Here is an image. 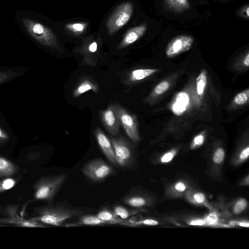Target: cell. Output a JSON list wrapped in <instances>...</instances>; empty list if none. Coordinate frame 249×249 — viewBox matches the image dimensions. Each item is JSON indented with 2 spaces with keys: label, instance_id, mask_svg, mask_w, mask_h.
Wrapping results in <instances>:
<instances>
[{
  "label": "cell",
  "instance_id": "9c48e42d",
  "mask_svg": "<svg viewBox=\"0 0 249 249\" xmlns=\"http://www.w3.org/2000/svg\"><path fill=\"white\" fill-rule=\"evenodd\" d=\"M100 117L103 125L112 136L118 134L121 124L117 114L116 104H111L106 109L100 110Z\"/></svg>",
  "mask_w": 249,
  "mask_h": 249
},
{
  "label": "cell",
  "instance_id": "ac0fdd59",
  "mask_svg": "<svg viewBox=\"0 0 249 249\" xmlns=\"http://www.w3.org/2000/svg\"><path fill=\"white\" fill-rule=\"evenodd\" d=\"M7 222L11 223L17 226L22 227L44 228L48 227L44 224L32 220L30 219L29 220H26L20 218H13L8 220Z\"/></svg>",
  "mask_w": 249,
  "mask_h": 249
},
{
  "label": "cell",
  "instance_id": "603a6c76",
  "mask_svg": "<svg viewBox=\"0 0 249 249\" xmlns=\"http://www.w3.org/2000/svg\"><path fill=\"white\" fill-rule=\"evenodd\" d=\"M249 89H248L246 90L238 93L234 98V101L235 104L241 105L246 103L249 100Z\"/></svg>",
  "mask_w": 249,
  "mask_h": 249
},
{
  "label": "cell",
  "instance_id": "74e56055",
  "mask_svg": "<svg viewBox=\"0 0 249 249\" xmlns=\"http://www.w3.org/2000/svg\"><path fill=\"white\" fill-rule=\"evenodd\" d=\"M244 64L245 66L248 67L249 66V53H248L245 56L244 61Z\"/></svg>",
  "mask_w": 249,
  "mask_h": 249
},
{
  "label": "cell",
  "instance_id": "30bf717a",
  "mask_svg": "<svg viewBox=\"0 0 249 249\" xmlns=\"http://www.w3.org/2000/svg\"><path fill=\"white\" fill-rule=\"evenodd\" d=\"M94 134L97 142L105 156L112 164L117 166L113 147L109 138L99 127H96L94 129Z\"/></svg>",
  "mask_w": 249,
  "mask_h": 249
},
{
  "label": "cell",
  "instance_id": "5bb4252c",
  "mask_svg": "<svg viewBox=\"0 0 249 249\" xmlns=\"http://www.w3.org/2000/svg\"><path fill=\"white\" fill-rule=\"evenodd\" d=\"M106 224H108L107 222L99 219L96 215L84 214L79 216L77 221L72 223L67 224H66V227L97 226Z\"/></svg>",
  "mask_w": 249,
  "mask_h": 249
},
{
  "label": "cell",
  "instance_id": "83f0119b",
  "mask_svg": "<svg viewBox=\"0 0 249 249\" xmlns=\"http://www.w3.org/2000/svg\"><path fill=\"white\" fill-rule=\"evenodd\" d=\"M85 28V25L83 23H77L71 25L69 28L75 32H80L83 31Z\"/></svg>",
  "mask_w": 249,
  "mask_h": 249
},
{
  "label": "cell",
  "instance_id": "3957f363",
  "mask_svg": "<svg viewBox=\"0 0 249 249\" xmlns=\"http://www.w3.org/2000/svg\"><path fill=\"white\" fill-rule=\"evenodd\" d=\"M21 21L29 35L40 44L61 50L54 34L50 28L27 18H22Z\"/></svg>",
  "mask_w": 249,
  "mask_h": 249
},
{
  "label": "cell",
  "instance_id": "4dcf8cb0",
  "mask_svg": "<svg viewBox=\"0 0 249 249\" xmlns=\"http://www.w3.org/2000/svg\"><path fill=\"white\" fill-rule=\"evenodd\" d=\"M88 52L91 53H95L97 50V44L96 42L91 43L88 47Z\"/></svg>",
  "mask_w": 249,
  "mask_h": 249
},
{
  "label": "cell",
  "instance_id": "6da1fadb",
  "mask_svg": "<svg viewBox=\"0 0 249 249\" xmlns=\"http://www.w3.org/2000/svg\"><path fill=\"white\" fill-rule=\"evenodd\" d=\"M89 211L87 208L72 207L67 202L51 203L36 208L35 215L30 219L47 226H62L67 220L79 217Z\"/></svg>",
  "mask_w": 249,
  "mask_h": 249
},
{
  "label": "cell",
  "instance_id": "1f68e13d",
  "mask_svg": "<svg viewBox=\"0 0 249 249\" xmlns=\"http://www.w3.org/2000/svg\"><path fill=\"white\" fill-rule=\"evenodd\" d=\"M196 201L198 203H202L205 200V196L202 193H197L194 196Z\"/></svg>",
  "mask_w": 249,
  "mask_h": 249
},
{
  "label": "cell",
  "instance_id": "f35d334b",
  "mask_svg": "<svg viewBox=\"0 0 249 249\" xmlns=\"http://www.w3.org/2000/svg\"><path fill=\"white\" fill-rule=\"evenodd\" d=\"M239 225L240 226L249 227V223H240Z\"/></svg>",
  "mask_w": 249,
  "mask_h": 249
},
{
  "label": "cell",
  "instance_id": "4fadbf2b",
  "mask_svg": "<svg viewBox=\"0 0 249 249\" xmlns=\"http://www.w3.org/2000/svg\"><path fill=\"white\" fill-rule=\"evenodd\" d=\"M90 90L96 93L98 90L97 84L89 78H83L74 88L72 94L74 97L77 98Z\"/></svg>",
  "mask_w": 249,
  "mask_h": 249
},
{
  "label": "cell",
  "instance_id": "7402d4cb",
  "mask_svg": "<svg viewBox=\"0 0 249 249\" xmlns=\"http://www.w3.org/2000/svg\"><path fill=\"white\" fill-rule=\"evenodd\" d=\"M16 180L11 178H7L0 181V193L7 191L16 185Z\"/></svg>",
  "mask_w": 249,
  "mask_h": 249
},
{
  "label": "cell",
  "instance_id": "ffe728a7",
  "mask_svg": "<svg viewBox=\"0 0 249 249\" xmlns=\"http://www.w3.org/2000/svg\"><path fill=\"white\" fill-rule=\"evenodd\" d=\"M207 82V72L203 70L196 79V90L198 95L201 96Z\"/></svg>",
  "mask_w": 249,
  "mask_h": 249
},
{
  "label": "cell",
  "instance_id": "e575fe53",
  "mask_svg": "<svg viewBox=\"0 0 249 249\" xmlns=\"http://www.w3.org/2000/svg\"><path fill=\"white\" fill-rule=\"evenodd\" d=\"M175 189L179 192H183L186 189V186L182 182H178L175 185Z\"/></svg>",
  "mask_w": 249,
  "mask_h": 249
},
{
  "label": "cell",
  "instance_id": "44dd1931",
  "mask_svg": "<svg viewBox=\"0 0 249 249\" xmlns=\"http://www.w3.org/2000/svg\"><path fill=\"white\" fill-rule=\"evenodd\" d=\"M167 5L171 8L182 11L189 7L188 0H165Z\"/></svg>",
  "mask_w": 249,
  "mask_h": 249
},
{
  "label": "cell",
  "instance_id": "277c9868",
  "mask_svg": "<svg viewBox=\"0 0 249 249\" xmlns=\"http://www.w3.org/2000/svg\"><path fill=\"white\" fill-rule=\"evenodd\" d=\"M113 147L117 165L121 168H129L133 160V152L131 144L122 137H109Z\"/></svg>",
  "mask_w": 249,
  "mask_h": 249
},
{
  "label": "cell",
  "instance_id": "8d00e7d4",
  "mask_svg": "<svg viewBox=\"0 0 249 249\" xmlns=\"http://www.w3.org/2000/svg\"><path fill=\"white\" fill-rule=\"evenodd\" d=\"M204 224V221L201 220H195L191 223L193 225H202Z\"/></svg>",
  "mask_w": 249,
  "mask_h": 249
},
{
  "label": "cell",
  "instance_id": "cb8c5ba5",
  "mask_svg": "<svg viewBox=\"0 0 249 249\" xmlns=\"http://www.w3.org/2000/svg\"><path fill=\"white\" fill-rule=\"evenodd\" d=\"M224 158V150L222 148H219L215 151L213 155V160L215 163L219 164L223 162Z\"/></svg>",
  "mask_w": 249,
  "mask_h": 249
},
{
  "label": "cell",
  "instance_id": "52a82bcc",
  "mask_svg": "<svg viewBox=\"0 0 249 249\" xmlns=\"http://www.w3.org/2000/svg\"><path fill=\"white\" fill-rule=\"evenodd\" d=\"M116 111L121 126L123 127L128 137L134 142H138L140 138L136 116L128 112L118 104H116Z\"/></svg>",
  "mask_w": 249,
  "mask_h": 249
},
{
  "label": "cell",
  "instance_id": "ba28073f",
  "mask_svg": "<svg viewBox=\"0 0 249 249\" xmlns=\"http://www.w3.org/2000/svg\"><path fill=\"white\" fill-rule=\"evenodd\" d=\"M193 37L188 35H180L172 38L166 46L165 54L171 58L190 50L193 44Z\"/></svg>",
  "mask_w": 249,
  "mask_h": 249
},
{
  "label": "cell",
  "instance_id": "f546056e",
  "mask_svg": "<svg viewBox=\"0 0 249 249\" xmlns=\"http://www.w3.org/2000/svg\"><path fill=\"white\" fill-rule=\"evenodd\" d=\"M173 156L174 155L173 153L168 152L162 156L161 159V161L163 163L168 162L172 160Z\"/></svg>",
  "mask_w": 249,
  "mask_h": 249
},
{
  "label": "cell",
  "instance_id": "836d02e7",
  "mask_svg": "<svg viewBox=\"0 0 249 249\" xmlns=\"http://www.w3.org/2000/svg\"><path fill=\"white\" fill-rule=\"evenodd\" d=\"M249 147H247L243 150L240 155V158L241 160H245L247 159L249 156Z\"/></svg>",
  "mask_w": 249,
  "mask_h": 249
},
{
  "label": "cell",
  "instance_id": "ab89813d",
  "mask_svg": "<svg viewBox=\"0 0 249 249\" xmlns=\"http://www.w3.org/2000/svg\"><path fill=\"white\" fill-rule=\"evenodd\" d=\"M1 221H3V220H1V219H0V222H1Z\"/></svg>",
  "mask_w": 249,
  "mask_h": 249
},
{
  "label": "cell",
  "instance_id": "2e32d148",
  "mask_svg": "<svg viewBox=\"0 0 249 249\" xmlns=\"http://www.w3.org/2000/svg\"><path fill=\"white\" fill-rule=\"evenodd\" d=\"M17 166L8 159L0 156V177H8L15 174Z\"/></svg>",
  "mask_w": 249,
  "mask_h": 249
},
{
  "label": "cell",
  "instance_id": "8992f818",
  "mask_svg": "<svg viewBox=\"0 0 249 249\" xmlns=\"http://www.w3.org/2000/svg\"><path fill=\"white\" fill-rule=\"evenodd\" d=\"M133 6L130 2L121 4L109 18L107 28L109 35H112L124 26L131 18Z\"/></svg>",
  "mask_w": 249,
  "mask_h": 249
},
{
  "label": "cell",
  "instance_id": "9a60e30c",
  "mask_svg": "<svg viewBox=\"0 0 249 249\" xmlns=\"http://www.w3.org/2000/svg\"><path fill=\"white\" fill-rule=\"evenodd\" d=\"M158 70L155 69H138L134 70L128 74L127 82H135L142 80L155 73Z\"/></svg>",
  "mask_w": 249,
  "mask_h": 249
},
{
  "label": "cell",
  "instance_id": "d590c367",
  "mask_svg": "<svg viewBox=\"0 0 249 249\" xmlns=\"http://www.w3.org/2000/svg\"><path fill=\"white\" fill-rule=\"evenodd\" d=\"M8 138V135L0 128V142H3Z\"/></svg>",
  "mask_w": 249,
  "mask_h": 249
},
{
  "label": "cell",
  "instance_id": "f1b7e54d",
  "mask_svg": "<svg viewBox=\"0 0 249 249\" xmlns=\"http://www.w3.org/2000/svg\"><path fill=\"white\" fill-rule=\"evenodd\" d=\"M204 137L202 134L196 136L193 140V147L195 146H200L202 145L204 142Z\"/></svg>",
  "mask_w": 249,
  "mask_h": 249
},
{
  "label": "cell",
  "instance_id": "d4e9b609",
  "mask_svg": "<svg viewBox=\"0 0 249 249\" xmlns=\"http://www.w3.org/2000/svg\"><path fill=\"white\" fill-rule=\"evenodd\" d=\"M247 206V202L244 199L239 200L235 204L233 211L235 214H239L244 211Z\"/></svg>",
  "mask_w": 249,
  "mask_h": 249
},
{
  "label": "cell",
  "instance_id": "8fae6325",
  "mask_svg": "<svg viewBox=\"0 0 249 249\" xmlns=\"http://www.w3.org/2000/svg\"><path fill=\"white\" fill-rule=\"evenodd\" d=\"M146 29V24L143 23L128 30L119 44L118 49H124L136 42L144 34Z\"/></svg>",
  "mask_w": 249,
  "mask_h": 249
},
{
  "label": "cell",
  "instance_id": "5b68a950",
  "mask_svg": "<svg viewBox=\"0 0 249 249\" xmlns=\"http://www.w3.org/2000/svg\"><path fill=\"white\" fill-rule=\"evenodd\" d=\"M82 172L91 180L99 181L113 174L114 170L101 159H95L86 163L82 168Z\"/></svg>",
  "mask_w": 249,
  "mask_h": 249
},
{
  "label": "cell",
  "instance_id": "7c38bea8",
  "mask_svg": "<svg viewBox=\"0 0 249 249\" xmlns=\"http://www.w3.org/2000/svg\"><path fill=\"white\" fill-rule=\"evenodd\" d=\"M188 94L183 91L179 92L176 96V101L171 106L173 113L177 116H181L185 111L189 103Z\"/></svg>",
  "mask_w": 249,
  "mask_h": 249
},
{
  "label": "cell",
  "instance_id": "d6a6232c",
  "mask_svg": "<svg viewBox=\"0 0 249 249\" xmlns=\"http://www.w3.org/2000/svg\"><path fill=\"white\" fill-rule=\"evenodd\" d=\"M217 216L215 213H211L207 217V222L211 224L214 223L217 220Z\"/></svg>",
  "mask_w": 249,
  "mask_h": 249
},
{
  "label": "cell",
  "instance_id": "484cf974",
  "mask_svg": "<svg viewBox=\"0 0 249 249\" xmlns=\"http://www.w3.org/2000/svg\"><path fill=\"white\" fill-rule=\"evenodd\" d=\"M170 84L167 81H163L159 84L154 89L155 92L157 94H161L169 88Z\"/></svg>",
  "mask_w": 249,
  "mask_h": 249
},
{
  "label": "cell",
  "instance_id": "e0dca14e",
  "mask_svg": "<svg viewBox=\"0 0 249 249\" xmlns=\"http://www.w3.org/2000/svg\"><path fill=\"white\" fill-rule=\"evenodd\" d=\"M96 216L101 220L106 221L108 224H118L123 220L118 218L113 211L107 209H103L100 210Z\"/></svg>",
  "mask_w": 249,
  "mask_h": 249
},
{
  "label": "cell",
  "instance_id": "d6986e66",
  "mask_svg": "<svg viewBox=\"0 0 249 249\" xmlns=\"http://www.w3.org/2000/svg\"><path fill=\"white\" fill-rule=\"evenodd\" d=\"M112 211L118 218L122 220L128 219L137 213L134 210L119 205L114 206Z\"/></svg>",
  "mask_w": 249,
  "mask_h": 249
},
{
  "label": "cell",
  "instance_id": "4316f807",
  "mask_svg": "<svg viewBox=\"0 0 249 249\" xmlns=\"http://www.w3.org/2000/svg\"><path fill=\"white\" fill-rule=\"evenodd\" d=\"M16 73L11 71H0V84L3 83L16 76Z\"/></svg>",
  "mask_w": 249,
  "mask_h": 249
},
{
  "label": "cell",
  "instance_id": "7a4b0ae2",
  "mask_svg": "<svg viewBox=\"0 0 249 249\" xmlns=\"http://www.w3.org/2000/svg\"><path fill=\"white\" fill-rule=\"evenodd\" d=\"M68 177L67 173H60L41 177L34 184L33 198L51 203Z\"/></svg>",
  "mask_w": 249,
  "mask_h": 249
}]
</instances>
